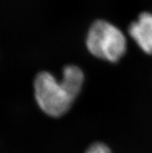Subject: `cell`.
<instances>
[{
	"label": "cell",
	"instance_id": "cell-1",
	"mask_svg": "<svg viewBox=\"0 0 152 153\" xmlns=\"http://www.w3.org/2000/svg\"><path fill=\"white\" fill-rule=\"evenodd\" d=\"M62 74L61 81L47 72L38 73L34 80L37 104L45 114L54 117L62 116L69 110L84 82V74L77 66H65Z\"/></svg>",
	"mask_w": 152,
	"mask_h": 153
},
{
	"label": "cell",
	"instance_id": "cell-2",
	"mask_svg": "<svg viewBox=\"0 0 152 153\" xmlns=\"http://www.w3.org/2000/svg\"><path fill=\"white\" fill-rule=\"evenodd\" d=\"M86 46L94 56L102 60L116 62L125 54L127 41L118 27L106 20L99 19L89 28Z\"/></svg>",
	"mask_w": 152,
	"mask_h": 153
},
{
	"label": "cell",
	"instance_id": "cell-3",
	"mask_svg": "<svg viewBox=\"0 0 152 153\" xmlns=\"http://www.w3.org/2000/svg\"><path fill=\"white\" fill-rule=\"evenodd\" d=\"M129 33L143 51L152 54V13H142L130 25Z\"/></svg>",
	"mask_w": 152,
	"mask_h": 153
},
{
	"label": "cell",
	"instance_id": "cell-4",
	"mask_svg": "<svg viewBox=\"0 0 152 153\" xmlns=\"http://www.w3.org/2000/svg\"><path fill=\"white\" fill-rule=\"evenodd\" d=\"M85 153H111L110 149L105 144L97 142L93 144L90 147L87 149Z\"/></svg>",
	"mask_w": 152,
	"mask_h": 153
}]
</instances>
